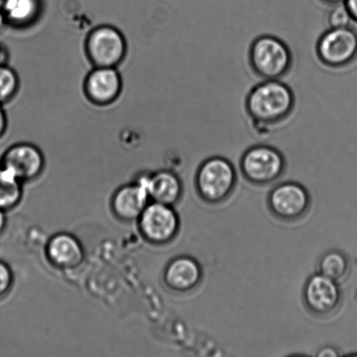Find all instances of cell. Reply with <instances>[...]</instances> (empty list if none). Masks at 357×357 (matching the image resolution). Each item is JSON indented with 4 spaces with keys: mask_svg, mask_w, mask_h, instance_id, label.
Wrapping results in <instances>:
<instances>
[{
    "mask_svg": "<svg viewBox=\"0 0 357 357\" xmlns=\"http://www.w3.org/2000/svg\"><path fill=\"white\" fill-rule=\"evenodd\" d=\"M20 84L19 75L8 63L0 65V104L5 106L13 100L19 93Z\"/></svg>",
    "mask_w": 357,
    "mask_h": 357,
    "instance_id": "19",
    "label": "cell"
},
{
    "mask_svg": "<svg viewBox=\"0 0 357 357\" xmlns=\"http://www.w3.org/2000/svg\"><path fill=\"white\" fill-rule=\"evenodd\" d=\"M8 128V120H7V115L5 109H3V105L0 104V139L3 137Z\"/></svg>",
    "mask_w": 357,
    "mask_h": 357,
    "instance_id": "22",
    "label": "cell"
},
{
    "mask_svg": "<svg viewBox=\"0 0 357 357\" xmlns=\"http://www.w3.org/2000/svg\"><path fill=\"white\" fill-rule=\"evenodd\" d=\"M13 284L12 269L6 262L0 260V300L8 295Z\"/></svg>",
    "mask_w": 357,
    "mask_h": 357,
    "instance_id": "21",
    "label": "cell"
},
{
    "mask_svg": "<svg viewBox=\"0 0 357 357\" xmlns=\"http://www.w3.org/2000/svg\"><path fill=\"white\" fill-rule=\"evenodd\" d=\"M295 94L281 79H264L248 93L245 107L255 125L268 128L282 123L293 113Z\"/></svg>",
    "mask_w": 357,
    "mask_h": 357,
    "instance_id": "1",
    "label": "cell"
},
{
    "mask_svg": "<svg viewBox=\"0 0 357 357\" xmlns=\"http://www.w3.org/2000/svg\"><path fill=\"white\" fill-rule=\"evenodd\" d=\"M318 269L321 274L339 283L349 275L351 264L347 255L340 250H332L321 255Z\"/></svg>",
    "mask_w": 357,
    "mask_h": 357,
    "instance_id": "17",
    "label": "cell"
},
{
    "mask_svg": "<svg viewBox=\"0 0 357 357\" xmlns=\"http://www.w3.org/2000/svg\"><path fill=\"white\" fill-rule=\"evenodd\" d=\"M22 182L6 167L0 165V209L9 211L22 199Z\"/></svg>",
    "mask_w": 357,
    "mask_h": 357,
    "instance_id": "18",
    "label": "cell"
},
{
    "mask_svg": "<svg viewBox=\"0 0 357 357\" xmlns=\"http://www.w3.org/2000/svg\"><path fill=\"white\" fill-rule=\"evenodd\" d=\"M138 220L142 236L153 244L169 243L180 231V218L173 206L149 203Z\"/></svg>",
    "mask_w": 357,
    "mask_h": 357,
    "instance_id": "8",
    "label": "cell"
},
{
    "mask_svg": "<svg viewBox=\"0 0 357 357\" xmlns=\"http://www.w3.org/2000/svg\"><path fill=\"white\" fill-rule=\"evenodd\" d=\"M339 283L317 273L310 275L304 284L303 299L306 309L314 316L330 317L337 312L342 303Z\"/></svg>",
    "mask_w": 357,
    "mask_h": 357,
    "instance_id": "9",
    "label": "cell"
},
{
    "mask_svg": "<svg viewBox=\"0 0 357 357\" xmlns=\"http://www.w3.org/2000/svg\"><path fill=\"white\" fill-rule=\"evenodd\" d=\"M149 199L144 178L142 177L135 183L124 185L115 192L112 208L119 219L132 222L139 219Z\"/></svg>",
    "mask_w": 357,
    "mask_h": 357,
    "instance_id": "13",
    "label": "cell"
},
{
    "mask_svg": "<svg viewBox=\"0 0 357 357\" xmlns=\"http://www.w3.org/2000/svg\"><path fill=\"white\" fill-rule=\"evenodd\" d=\"M317 55L324 66L342 68L357 58V31L351 26L330 27L317 43Z\"/></svg>",
    "mask_w": 357,
    "mask_h": 357,
    "instance_id": "7",
    "label": "cell"
},
{
    "mask_svg": "<svg viewBox=\"0 0 357 357\" xmlns=\"http://www.w3.org/2000/svg\"><path fill=\"white\" fill-rule=\"evenodd\" d=\"M0 165L24 182L35 180L43 172L45 156L37 146L28 142L16 143L3 153Z\"/></svg>",
    "mask_w": 357,
    "mask_h": 357,
    "instance_id": "10",
    "label": "cell"
},
{
    "mask_svg": "<svg viewBox=\"0 0 357 357\" xmlns=\"http://www.w3.org/2000/svg\"><path fill=\"white\" fill-rule=\"evenodd\" d=\"M7 1H8V0H0V10L3 8Z\"/></svg>",
    "mask_w": 357,
    "mask_h": 357,
    "instance_id": "29",
    "label": "cell"
},
{
    "mask_svg": "<svg viewBox=\"0 0 357 357\" xmlns=\"http://www.w3.org/2000/svg\"><path fill=\"white\" fill-rule=\"evenodd\" d=\"M344 5L351 14L352 20L357 23V0H345Z\"/></svg>",
    "mask_w": 357,
    "mask_h": 357,
    "instance_id": "23",
    "label": "cell"
},
{
    "mask_svg": "<svg viewBox=\"0 0 357 357\" xmlns=\"http://www.w3.org/2000/svg\"><path fill=\"white\" fill-rule=\"evenodd\" d=\"M202 279V265L188 255L174 258L164 272V282L167 288L178 294L195 291L201 285Z\"/></svg>",
    "mask_w": 357,
    "mask_h": 357,
    "instance_id": "12",
    "label": "cell"
},
{
    "mask_svg": "<svg viewBox=\"0 0 357 357\" xmlns=\"http://www.w3.org/2000/svg\"><path fill=\"white\" fill-rule=\"evenodd\" d=\"M320 1L326 3V5L334 6L344 3L345 0H320Z\"/></svg>",
    "mask_w": 357,
    "mask_h": 357,
    "instance_id": "28",
    "label": "cell"
},
{
    "mask_svg": "<svg viewBox=\"0 0 357 357\" xmlns=\"http://www.w3.org/2000/svg\"><path fill=\"white\" fill-rule=\"evenodd\" d=\"M6 26H7L5 14H3L2 10H0V33H1V31L3 29H5V28Z\"/></svg>",
    "mask_w": 357,
    "mask_h": 357,
    "instance_id": "27",
    "label": "cell"
},
{
    "mask_svg": "<svg viewBox=\"0 0 357 357\" xmlns=\"http://www.w3.org/2000/svg\"><path fill=\"white\" fill-rule=\"evenodd\" d=\"M248 61L253 72L262 79H281L292 68L293 55L281 38L261 35L252 42Z\"/></svg>",
    "mask_w": 357,
    "mask_h": 357,
    "instance_id": "3",
    "label": "cell"
},
{
    "mask_svg": "<svg viewBox=\"0 0 357 357\" xmlns=\"http://www.w3.org/2000/svg\"><path fill=\"white\" fill-rule=\"evenodd\" d=\"M49 261L56 267L73 268L77 267L84 258L82 244L68 234H59L51 238L47 246Z\"/></svg>",
    "mask_w": 357,
    "mask_h": 357,
    "instance_id": "15",
    "label": "cell"
},
{
    "mask_svg": "<svg viewBox=\"0 0 357 357\" xmlns=\"http://www.w3.org/2000/svg\"><path fill=\"white\" fill-rule=\"evenodd\" d=\"M149 198L153 202L174 206L183 195V184L177 174L169 170H162L143 177Z\"/></svg>",
    "mask_w": 357,
    "mask_h": 357,
    "instance_id": "14",
    "label": "cell"
},
{
    "mask_svg": "<svg viewBox=\"0 0 357 357\" xmlns=\"http://www.w3.org/2000/svg\"><path fill=\"white\" fill-rule=\"evenodd\" d=\"M339 356V353H338L337 349H335L333 347H326V348L321 349H320L319 352H318L317 354V356H319V357H325V356L335 357V356Z\"/></svg>",
    "mask_w": 357,
    "mask_h": 357,
    "instance_id": "24",
    "label": "cell"
},
{
    "mask_svg": "<svg viewBox=\"0 0 357 357\" xmlns=\"http://www.w3.org/2000/svg\"><path fill=\"white\" fill-rule=\"evenodd\" d=\"M351 14L344 3L334 6L328 15V24L330 27H345L351 26Z\"/></svg>",
    "mask_w": 357,
    "mask_h": 357,
    "instance_id": "20",
    "label": "cell"
},
{
    "mask_svg": "<svg viewBox=\"0 0 357 357\" xmlns=\"http://www.w3.org/2000/svg\"><path fill=\"white\" fill-rule=\"evenodd\" d=\"M8 51L1 42H0V65L7 64L8 63Z\"/></svg>",
    "mask_w": 357,
    "mask_h": 357,
    "instance_id": "25",
    "label": "cell"
},
{
    "mask_svg": "<svg viewBox=\"0 0 357 357\" xmlns=\"http://www.w3.org/2000/svg\"><path fill=\"white\" fill-rule=\"evenodd\" d=\"M241 173L245 180L257 187L278 181L286 170L282 153L274 146L260 144L251 146L240 160Z\"/></svg>",
    "mask_w": 357,
    "mask_h": 357,
    "instance_id": "4",
    "label": "cell"
},
{
    "mask_svg": "<svg viewBox=\"0 0 357 357\" xmlns=\"http://www.w3.org/2000/svg\"><path fill=\"white\" fill-rule=\"evenodd\" d=\"M195 185L202 202L209 205L222 204L236 190V167L222 156L209 157L196 171Z\"/></svg>",
    "mask_w": 357,
    "mask_h": 357,
    "instance_id": "2",
    "label": "cell"
},
{
    "mask_svg": "<svg viewBox=\"0 0 357 357\" xmlns=\"http://www.w3.org/2000/svg\"><path fill=\"white\" fill-rule=\"evenodd\" d=\"M7 26L26 28L40 19L42 13L41 0H8L2 9Z\"/></svg>",
    "mask_w": 357,
    "mask_h": 357,
    "instance_id": "16",
    "label": "cell"
},
{
    "mask_svg": "<svg viewBox=\"0 0 357 357\" xmlns=\"http://www.w3.org/2000/svg\"><path fill=\"white\" fill-rule=\"evenodd\" d=\"M6 213V211H3V210L0 209V234L5 231L7 225V217Z\"/></svg>",
    "mask_w": 357,
    "mask_h": 357,
    "instance_id": "26",
    "label": "cell"
},
{
    "mask_svg": "<svg viewBox=\"0 0 357 357\" xmlns=\"http://www.w3.org/2000/svg\"><path fill=\"white\" fill-rule=\"evenodd\" d=\"M267 205L276 219L283 222H296L309 213L311 196L303 184L285 181L269 192Z\"/></svg>",
    "mask_w": 357,
    "mask_h": 357,
    "instance_id": "6",
    "label": "cell"
},
{
    "mask_svg": "<svg viewBox=\"0 0 357 357\" xmlns=\"http://www.w3.org/2000/svg\"><path fill=\"white\" fill-rule=\"evenodd\" d=\"M121 91L122 78L117 68L94 66L84 82V92L87 99L96 106L114 103L120 97Z\"/></svg>",
    "mask_w": 357,
    "mask_h": 357,
    "instance_id": "11",
    "label": "cell"
},
{
    "mask_svg": "<svg viewBox=\"0 0 357 357\" xmlns=\"http://www.w3.org/2000/svg\"><path fill=\"white\" fill-rule=\"evenodd\" d=\"M85 48L87 58L93 66L117 68L127 56L128 43L118 28L101 24L87 35Z\"/></svg>",
    "mask_w": 357,
    "mask_h": 357,
    "instance_id": "5",
    "label": "cell"
}]
</instances>
